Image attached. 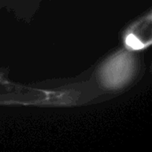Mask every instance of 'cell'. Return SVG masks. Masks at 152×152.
Wrapping results in <instances>:
<instances>
[{
	"instance_id": "6da1fadb",
	"label": "cell",
	"mask_w": 152,
	"mask_h": 152,
	"mask_svg": "<svg viewBox=\"0 0 152 152\" xmlns=\"http://www.w3.org/2000/svg\"><path fill=\"white\" fill-rule=\"evenodd\" d=\"M131 69V58L128 54L121 53L109 61L105 66L102 72L103 81L109 86H119L129 77Z\"/></svg>"
},
{
	"instance_id": "7a4b0ae2",
	"label": "cell",
	"mask_w": 152,
	"mask_h": 152,
	"mask_svg": "<svg viewBox=\"0 0 152 152\" xmlns=\"http://www.w3.org/2000/svg\"><path fill=\"white\" fill-rule=\"evenodd\" d=\"M126 43L128 46H130L133 49H141L143 47V44L133 34H129L126 37Z\"/></svg>"
}]
</instances>
